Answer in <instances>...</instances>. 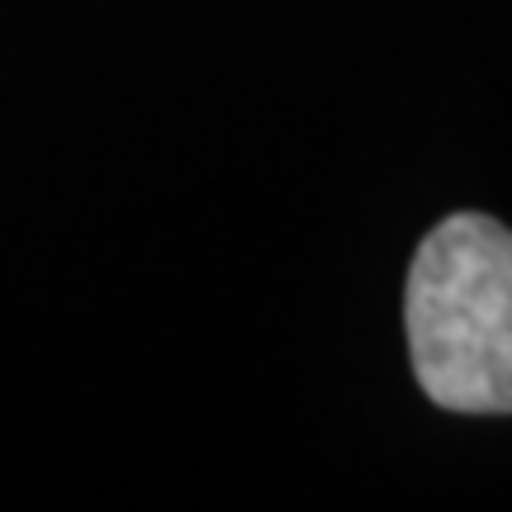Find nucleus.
Listing matches in <instances>:
<instances>
[{"mask_svg": "<svg viewBox=\"0 0 512 512\" xmlns=\"http://www.w3.org/2000/svg\"><path fill=\"white\" fill-rule=\"evenodd\" d=\"M422 394L451 413H512V228L451 214L422 238L403 290Z\"/></svg>", "mask_w": 512, "mask_h": 512, "instance_id": "1", "label": "nucleus"}]
</instances>
